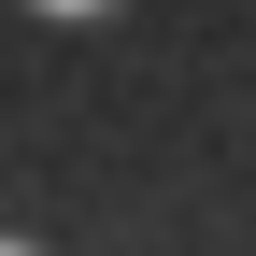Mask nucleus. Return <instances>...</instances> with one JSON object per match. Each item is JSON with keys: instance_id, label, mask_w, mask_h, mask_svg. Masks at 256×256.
Segmentation results:
<instances>
[{"instance_id": "nucleus-1", "label": "nucleus", "mask_w": 256, "mask_h": 256, "mask_svg": "<svg viewBox=\"0 0 256 256\" xmlns=\"http://www.w3.org/2000/svg\"><path fill=\"white\" fill-rule=\"evenodd\" d=\"M0 256H14V242H0Z\"/></svg>"}]
</instances>
